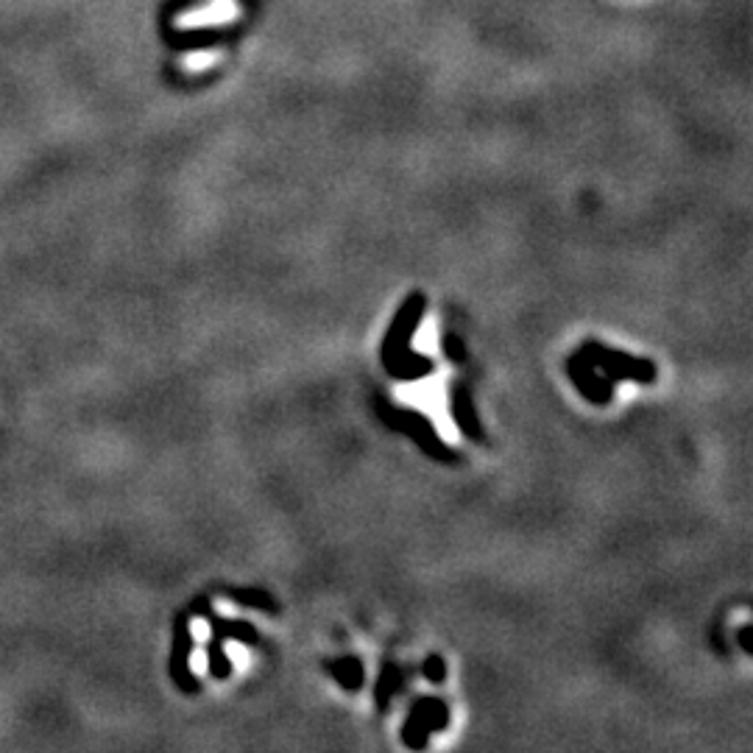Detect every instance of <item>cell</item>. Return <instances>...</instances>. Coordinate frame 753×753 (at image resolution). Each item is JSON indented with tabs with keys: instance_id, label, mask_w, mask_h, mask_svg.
Segmentation results:
<instances>
[{
	"instance_id": "1",
	"label": "cell",
	"mask_w": 753,
	"mask_h": 753,
	"mask_svg": "<svg viewBox=\"0 0 753 753\" xmlns=\"http://www.w3.org/2000/svg\"><path fill=\"white\" fill-rule=\"evenodd\" d=\"M424 316V296L422 293H410L408 302L402 304V310L394 318L391 330L383 341V366L391 377L397 380H422L433 371L430 357L416 355L410 349L413 332L419 330V321Z\"/></svg>"
},
{
	"instance_id": "2",
	"label": "cell",
	"mask_w": 753,
	"mask_h": 753,
	"mask_svg": "<svg viewBox=\"0 0 753 753\" xmlns=\"http://www.w3.org/2000/svg\"><path fill=\"white\" fill-rule=\"evenodd\" d=\"M377 408H380V416H383L388 427H394V430H399V433H405V436L413 438V441H416V444H419V447H422L430 458H436V461H455V452L447 450V447L441 444L436 427L430 424L427 416H422V413H413V410L391 408V405H385V402H380Z\"/></svg>"
},
{
	"instance_id": "3",
	"label": "cell",
	"mask_w": 753,
	"mask_h": 753,
	"mask_svg": "<svg viewBox=\"0 0 753 753\" xmlns=\"http://www.w3.org/2000/svg\"><path fill=\"white\" fill-rule=\"evenodd\" d=\"M581 355L595 366L606 371L608 380H634V383H653L656 380V366L650 360H636V357L608 349L603 344H586Z\"/></svg>"
},
{
	"instance_id": "4",
	"label": "cell",
	"mask_w": 753,
	"mask_h": 753,
	"mask_svg": "<svg viewBox=\"0 0 753 753\" xmlns=\"http://www.w3.org/2000/svg\"><path fill=\"white\" fill-rule=\"evenodd\" d=\"M447 723H450L447 703L438 701V698H422L410 709V717L402 726V742L408 748H424L430 731H441Z\"/></svg>"
},
{
	"instance_id": "5",
	"label": "cell",
	"mask_w": 753,
	"mask_h": 753,
	"mask_svg": "<svg viewBox=\"0 0 753 753\" xmlns=\"http://www.w3.org/2000/svg\"><path fill=\"white\" fill-rule=\"evenodd\" d=\"M567 369L572 383L581 388V394L589 399V402L606 405L608 399H611V380H608V377H597V369L586 360V357H572L567 363Z\"/></svg>"
},
{
	"instance_id": "6",
	"label": "cell",
	"mask_w": 753,
	"mask_h": 753,
	"mask_svg": "<svg viewBox=\"0 0 753 753\" xmlns=\"http://www.w3.org/2000/svg\"><path fill=\"white\" fill-rule=\"evenodd\" d=\"M190 653H193V636H190L185 620H182L179 628H176V642H173L171 673L176 678V684L185 689V692H196L199 689V678L190 673Z\"/></svg>"
},
{
	"instance_id": "7",
	"label": "cell",
	"mask_w": 753,
	"mask_h": 753,
	"mask_svg": "<svg viewBox=\"0 0 753 753\" xmlns=\"http://www.w3.org/2000/svg\"><path fill=\"white\" fill-rule=\"evenodd\" d=\"M452 419H455L458 430L466 438H472V441H483L486 438L483 436V427L477 422L475 405H472V397H469L466 388H455V394H452Z\"/></svg>"
},
{
	"instance_id": "8",
	"label": "cell",
	"mask_w": 753,
	"mask_h": 753,
	"mask_svg": "<svg viewBox=\"0 0 753 753\" xmlns=\"http://www.w3.org/2000/svg\"><path fill=\"white\" fill-rule=\"evenodd\" d=\"M201 614H207V622H210L212 628V639H238L243 645H257V628L251 625V622H240V620H224V617H215L207 611V606L201 603Z\"/></svg>"
},
{
	"instance_id": "9",
	"label": "cell",
	"mask_w": 753,
	"mask_h": 753,
	"mask_svg": "<svg viewBox=\"0 0 753 753\" xmlns=\"http://www.w3.org/2000/svg\"><path fill=\"white\" fill-rule=\"evenodd\" d=\"M327 673L335 675V678H338V684H341L346 692H357V689L363 687V678H366L360 659H352V656L327 661Z\"/></svg>"
},
{
	"instance_id": "10",
	"label": "cell",
	"mask_w": 753,
	"mask_h": 753,
	"mask_svg": "<svg viewBox=\"0 0 753 753\" xmlns=\"http://www.w3.org/2000/svg\"><path fill=\"white\" fill-rule=\"evenodd\" d=\"M399 684H402V673H399L394 664H385L383 673L377 678V687H374V698H377L380 709H388L391 698L399 692Z\"/></svg>"
},
{
	"instance_id": "11",
	"label": "cell",
	"mask_w": 753,
	"mask_h": 753,
	"mask_svg": "<svg viewBox=\"0 0 753 753\" xmlns=\"http://www.w3.org/2000/svg\"><path fill=\"white\" fill-rule=\"evenodd\" d=\"M210 673L212 678H229L232 673V661L224 653V642L210 636Z\"/></svg>"
},
{
	"instance_id": "12",
	"label": "cell",
	"mask_w": 753,
	"mask_h": 753,
	"mask_svg": "<svg viewBox=\"0 0 753 753\" xmlns=\"http://www.w3.org/2000/svg\"><path fill=\"white\" fill-rule=\"evenodd\" d=\"M232 600L240 603V606L257 608V611H277V603L265 592H257V589H240V592H232Z\"/></svg>"
},
{
	"instance_id": "13",
	"label": "cell",
	"mask_w": 753,
	"mask_h": 753,
	"mask_svg": "<svg viewBox=\"0 0 753 753\" xmlns=\"http://www.w3.org/2000/svg\"><path fill=\"white\" fill-rule=\"evenodd\" d=\"M444 352H447L452 363H463L466 360V344H463L458 335H452V332L444 335Z\"/></svg>"
},
{
	"instance_id": "14",
	"label": "cell",
	"mask_w": 753,
	"mask_h": 753,
	"mask_svg": "<svg viewBox=\"0 0 753 753\" xmlns=\"http://www.w3.org/2000/svg\"><path fill=\"white\" fill-rule=\"evenodd\" d=\"M424 675H427V681H433V684H441V681L447 678V667H444V659H441V656H430V659L424 661Z\"/></svg>"
}]
</instances>
